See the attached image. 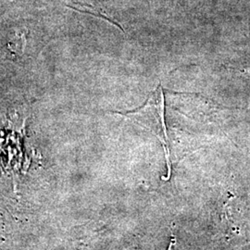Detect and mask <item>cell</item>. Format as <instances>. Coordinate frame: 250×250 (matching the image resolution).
<instances>
[{
    "mask_svg": "<svg viewBox=\"0 0 250 250\" xmlns=\"http://www.w3.org/2000/svg\"><path fill=\"white\" fill-rule=\"evenodd\" d=\"M164 110V95L161 86H159L152 93L143 107L125 113H117L128 117L138 124L151 129L160 138H163L162 141L166 146H168V136L166 133Z\"/></svg>",
    "mask_w": 250,
    "mask_h": 250,
    "instance_id": "cell-1",
    "label": "cell"
}]
</instances>
